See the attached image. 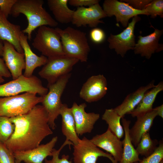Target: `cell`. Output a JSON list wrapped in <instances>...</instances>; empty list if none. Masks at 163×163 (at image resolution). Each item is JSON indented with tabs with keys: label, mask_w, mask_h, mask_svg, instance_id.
I'll use <instances>...</instances> for the list:
<instances>
[{
	"label": "cell",
	"mask_w": 163,
	"mask_h": 163,
	"mask_svg": "<svg viewBox=\"0 0 163 163\" xmlns=\"http://www.w3.org/2000/svg\"><path fill=\"white\" fill-rule=\"evenodd\" d=\"M157 116V111L154 108L145 114L136 117V121L129 130L130 137L134 146L136 147L143 135L149 132Z\"/></svg>",
	"instance_id": "obj_21"
},
{
	"label": "cell",
	"mask_w": 163,
	"mask_h": 163,
	"mask_svg": "<svg viewBox=\"0 0 163 163\" xmlns=\"http://www.w3.org/2000/svg\"><path fill=\"white\" fill-rule=\"evenodd\" d=\"M160 163H163V160H162L160 162Z\"/></svg>",
	"instance_id": "obj_42"
},
{
	"label": "cell",
	"mask_w": 163,
	"mask_h": 163,
	"mask_svg": "<svg viewBox=\"0 0 163 163\" xmlns=\"http://www.w3.org/2000/svg\"><path fill=\"white\" fill-rule=\"evenodd\" d=\"M27 35L22 32L20 37V42L23 50L25 63V70L23 75L29 77L32 76L34 70L37 67L44 65L48 58L41 55L38 56L32 50L28 42Z\"/></svg>",
	"instance_id": "obj_19"
},
{
	"label": "cell",
	"mask_w": 163,
	"mask_h": 163,
	"mask_svg": "<svg viewBox=\"0 0 163 163\" xmlns=\"http://www.w3.org/2000/svg\"><path fill=\"white\" fill-rule=\"evenodd\" d=\"M68 0H48L49 9L56 21L62 24L71 22L74 11L68 7Z\"/></svg>",
	"instance_id": "obj_26"
},
{
	"label": "cell",
	"mask_w": 163,
	"mask_h": 163,
	"mask_svg": "<svg viewBox=\"0 0 163 163\" xmlns=\"http://www.w3.org/2000/svg\"><path fill=\"white\" fill-rule=\"evenodd\" d=\"M158 144L157 139H151L148 132L142 136L136 149L139 155L146 157L154 152Z\"/></svg>",
	"instance_id": "obj_28"
},
{
	"label": "cell",
	"mask_w": 163,
	"mask_h": 163,
	"mask_svg": "<svg viewBox=\"0 0 163 163\" xmlns=\"http://www.w3.org/2000/svg\"><path fill=\"white\" fill-rule=\"evenodd\" d=\"M106 17L103 9L97 3L88 8L78 7L74 11L71 22L77 27L88 25L95 28L99 24L104 23L100 19Z\"/></svg>",
	"instance_id": "obj_12"
},
{
	"label": "cell",
	"mask_w": 163,
	"mask_h": 163,
	"mask_svg": "<svg viewBox=\"0 0 163 163\" xmlns=\"http://www.w3.org/2000/svg\"><path fill=\"white\" fill-rule=\"evenodd\" d=\"M163 90V83L161 82L145 93L138 104L129 114H131L133 117H137L152 111L156 96L159 93Z\"/></svg>",
	"instance_id": "obj_25"
},
{
	"label": "cell",
	"mask_w": 163,
	"mask_h": 163,
	"mask_svg": "<svg viewBox=\"0 0 163 163\" xmlns=\"http://www.w3.org/2000/svg\"><path fill=\"white\" fill-rule=\"evenodd\" d=\"M0 163H15L14 153L0 142Z\"/></svg>",
	"instance_id": "obj_33"
},
{
	"label": "cell",
	"mask_w": 163,
	"mask_h": 163,
	"mask_svg": "<svg viewBox=\"0 0 163 163\" xmlns=\"http://www.w3.org/2000/svg\"><path fill=\"white\" fill-rule=\"evenodd\" d=\"M154 28V31L150 34L144 37L138 36L139 39L134 49L135 54H140L149 59L152 54L163 50V45L159 44V41L163 30Z\"/></svg>",
	"instance_id": "obj_18"
},
{
	"label": "cell",
	"mask_w": 163,
	"mask_h": 163,
	"mask_svg": "<svg viewBox=\"0 0 163 163\" xmlns=\"http://www.w3.org/2000/svg\"><path fill=\"white\" fill-rule=\"evenodd\" d=\"M103 7L107 17L115 16L117 21L120 22L126 28L130 18L139 14L149 15L145 10H136L128 4L117 0H105Z\"/></svg>",
	"instance_id": "obj_11"
},
{
	"label": "cell",
	"mask_w": 163,
	"mask_h": 163,
	"mask_svg": "<svg viewBox=\"0 0 163 163\" xmlns=\"http://www.w3.org/2000/svg\"><path fill=\"white\" fill-rule=\"evenodd\" d=\"M21 33L20 26L10 22L0 9V38L11 44L18 52L23 53L20 42Z\"/></svg>",
	"instance_id": "obj_20"
},
{
	"label": "cell",
	"mask_w": 163,
	"mask_h": 163,
	"mask_svg": "<svg viewBox=\"0 0 163 163\" xmlns=\"http://www.w3.org/2000/svg\"><path fill=\"white\" fill-rule=\"evenodd\" d=\"M17 0H0V9L8 18Z\"/></svg>",
	"instance_id": "obj_36"
},
{
	"label": "cell",
	"mask_w": 163,
	"mask_h": 163,
	"mask_svg": "<svg viewBox=\"0 0 163 163\" xmlns=\"http://www.w3.org/2000/svg\"><path fill=\"white\" fill-rule=\"evenodd\" d=\"M32 45L47 58L65 55L59 34L46 26L39 27Z\"/></svg>",
	"instance_id": "obj_5"
},
{
	"label": "cell",
	"mask_w": 163,
	"mask_h": 163,
	"mask_svg": "<svg viewBox=\"0 0 163 163\" xmlns=\"http://www.w3.org/2000/svg\"><path fill=\"white\" fill-rule=\"evenodd\" d=\"M90 140L96 146L110 154L116 163L120 161L123 152L122 141L108 128L104 133L96 135Z\"/></svg>",
	"instance_id": "obj_16"
},
{
	"label": "cell",
	"mask_w": 163,
	"mask_h": 163,
	"mask_svg": "<svg viewBox=\"0 0 163 163\" xmlns=\"http://www.w3.org/2000/svg\"><path fill=\"white\" fill-rule=\"evenodd\" d=\"M67 145L70 147V145H73V144L71 141L66 140L59 149H53L52 152V158L50 160L45 159L44 163H72L71 161L69 160V156L68 155H63L61 158L59 157L61 151Z\"/></svg>",
	"instance_id": "obj_30"
},
{
	"label": "cell",
	"mask_w": 163,
	"mask_h": 163,
	"mask_svg": "<svg viewBox=\"0 0 163 163\" xmlns=\"http://www.w3.org/2000/svg\"><path fill=\"white\" fill-rule=\"evenodd\" d=\"M144 10L152 18H155L158 15L163 18V0H152L146 5Z\"/></svg>",
	"instance_id": "obj_31"
},
{
	"label": "cell",
	"mask_w": 163,
	"mask_h": 163,
	"mask_svg": "<svg viewBox=\"0 0 163 163\" xmlns=\"http://www.w3.org/2000/svg\"><path fill=\"white\" fill-rule=\"evenodd\" d=\"M10 119L14 129L4 143L13 153L35 148L53 133L48 124V113L42 105H37L27 113Z\"/></svg>",
	"instance_id": "obj_1"
},
{
	"label": "cell",
	"mask_w": 163,
	"mask_h": 163,
	"mask_svg": "<svg viewBox=\"0 0 163 163\" xmlns=\"http://www.w3.org/2000/svg\"><path fill=\"white\" fill-rule=\"evenodd\" d=\"M140 19L138 15L135 16L122 32L117 35L110 34L107 39L109 48L114 49L117 54L120 55L122 57L128 50H134L136 43L134 34L135 27L136 22Z\"/></svg>",
	"instance_id": "obj_9"
},
{
	"label": "cell",
	"mask_w": 163,
	"mask_h": 163,
	"mask_svg": "<svg viewBox=\"0 0 163 163\" xmlns=\"http://www.w3.org/2000/svg\"><path fill=\"white\" fill-rule=\"evenodd\" d=\"M79 61L77 59L65 55L48 58L46 63L38 74L47 81V85H50L61 76L70 73L73 66Z\"/></svg>",
	"instance_id": "obj_8"
},
{
	"label": "cell",
	"mask_w": 163,
	"mask_h": 163,
	"mask_svg": "<svg viewBox=\"0 0 163 163\" xmlns=\"http://www.w3.org/2000/svg\"><path fill=\"white\" fill-rule=\"evenodd\" d=\"M0 75L2 77L9 78L11 76L3 59L0 57Z\"/></svg>",
	"instance_id": "obj_38"
},
{
	"label": "cell",
	"mask_w": 163,
	"mask_h": 163,
	"mask_svg": "<svg viewBox=\"0 0 163 163\" xmlns=\"http://www.w3.org/2000/svg\"><path fill=\"white\" fill-rule=\"evenodd\" d=\"M54 137L49 142L39 145L34 149L16 152L14 153L15 163H43L48 156H52V152L58 140Z\"/></svg>",
	"instance_id": "obj_14"
},
{
	"label": "cell",
	"mask_w": 163,
	"mask_h": 163,
	"mask_svg": "<svg viewBox=\"0 0 163 163\" xmlns=\"http://www.w3.org/2000/svg\"><path fill=\"white\" fill-rule=\"evenodd\" d=\"M3 50V41L0 38V56H2Z\"/></svg>",
	"instance_id": "obj_40"
},
{
	"label": "cell",
	"mask_w": 163,
	"mask_h": 163,
	"mask_svg": "<svg viewBox=\"0 0 163 163\" xmlns=\"http://www.w3.org/2000/svg\"><path fill=\"white\" fill-rule=\"evenodd\" d=\"M163 160V142H159V145L154 152L148 156L145 157L139 161L133 163H160Z\"/></svg>",
	"instance_id": "obj_32"
},
{
	"label": "cell",
	"mask_w": 163,
	"mask_h": 163,
	"mask_svg": "<svg viewBox=\"0 0 163 163\" xmlns=\"http://www.w3.org/2000/svg\"><path fill=\"white\" fill-rule=\"evenodd\" d=\"M122 126L124 131V137L122 141L123 152L120 161L118 163H133L139 161V154L133 145L129 135L130 120L121 118Z\"/></svg>",
	"instance_id": "obj_24"
},
{
	"label": "cell",
	"mask_w": 163,
	"mask_h": 163,
	"mask_svg": "<svg viewBox=\"0 0 163 163\" xmlns=\"http://www.w3.org/2000/svg\"><path fill=\"white\" fill-rule=\"evenodd\" d=\"M43 99V97L30 92L0 97V116L11 118L24 114Z\"/></svg>",
	"instance_id": "obj_4"
},
{
	"label": "cell",
	"mask_w": 163,
	"mask_h": 163,
	"mask_svg": "<svg viewBox=\"0 0 163 163\" xmlns=\"http://www.w3.org/2000/svg\"><path fill=\"white\" fill-rule=\"evenodd\" d=\"M107 91V82L103 75H93L83 84L79 92L80 97L88 103L97 101L103 98Z\"/></svg>",
	"instance_id": "obj_13"
},
{
	"label": "cell",
	"mask_w": 163,
	"mask_h": 163,
	"mask_svg": "<svg viewBox=\"0 0 163 163\" xmlns=\"http://www.w3.org/2000/svg\"><path fill=\"white\" fill-rule=\"evenodd\" d=\"M55 29L60 36L65 56L87 62L90 48L86 34L70 27Z\"/></svg>",
	"instance_id": "obj_3"
},
{
	"label": "cell",
	"mask_w": 163,
	"mask_h": 163,
	"mask_svg": "<svg viewBox=\"0 0 163 163\" xmlns=\"http://www.w3.org/2000/svg\"><path fill=\"white\" fill-rule=\"evenodd\" d=\"M48 91V88L43 86L41 80L34 75L27 77L23 74L16 79L0 85V97L17 95L23 92L34 93L44 97Z\"/></svg>",
	"instance_id": "obj_7"
},
{
	"label": "cell",
	"mask_w": 163,
	"mask_h": 163,
	"mask_svg": "<svg viewBox=\"0 0 163 163\" xmlns=\"http://www.w3.org/2000/svg\"><path fill=\"white\" fill-rule=\"evenodd\" d=\"M14 127L10 118L0 116V142L4 143L9 138L14 131Z\"/></svg>",
	"instance_id": "obj_29"
},
{
	"label": "cell",
	"mask_w": 163,
	"mask_h": 163,
	"mask_svg": "<svg viewBox=\"0 0 163 163\" xmlns=\"http://www.w3.org/2000/svg\"><path fill=\"white\" fill-rule=\"evenodd\" d=\"M86 107L85 103L78 105L74 102L71 108L78 136L91 133L94 128V125L100 117L99 114L86 112L85 109Z\"/></svg>",
	"instance_id": "obj_15"
},
{
	"label": "cell",
	"mask_w": 163,
	"mask_h": 163,
	"mask_svg": "<svg viewBox=\"0 0 163 163\" xmlns=\"http://www.w3.org/2000/svg\"><path fill=\"white\" fill-rule=\"evenodd\" d=\"M154 82V81H152L146 85L141 86L135 91L129 94L120 105L113 109L121 118L124 117L126 114H129L136 108L145 93L155 86Z\"/></svg>",
	"instance_id": "obj_22"
},
{
	"label": "cell",
	"mask_w": 163,
	"mask_h": 163,
	"mask_svg": "<svg viewBox=\"0 0 163 163\" xmlns=\"http://www.w3.org/2000/svg\"><path fill=\"white\" fill-rule=\"evenodd\" d=\"M152 0H123L120 1L126 2L133 8L139 10L144 9Z\"/></svg>",
	"instance_id": "obj_35"
},
{
	"label": "cell",
	"mask_w": 163,
	"mask_h": 163,
	"mask_svg": "<svg viewBox=\"0 0 163 163\" xmlns=\"http://www.w3.org/2000/svg\"><path fill=\"white\" fill-rule=\"evenodd\" d=\"M43 0H17L13 7L11 14L14 17L23 14L28 21L27 27L22 32L27 34V39L31 40L32 32L37 28L43 26L56 27V21L43 8Z\"/></svg>",
	"instance_id": "obj_2"
},
{
	"label": "cell",
	"mask_w": 163,
	"mask_h": 163,
	"mask_svg": "<svg viewBox=\"0 0 163 163\" xmlns=\"http://www.w3.org/2000/svg\"><path fill=\"white\" fill-rule=\"evenodd\" d=\"M156 110L158 116L163 118V105H162L154 108Z\"/></svg>",
	"instance_id": "obj_39"
},
{
	"label": "cell",
	"mask_w": 163,
	"mask_h": 163,
	"mask_svg": "<svg viewBox=\"0 0 163 163\" xmlns=\"http://www.w3.org/2000/svg\"><path fill=\"white\" fill-rule=\"evenodd\" d=\"M99 0H69L68 3L71 5L81 7L88 6L89 7L99 3Z\"/></svg>",
	"instance_id": "obj_37"
},
{
	"label": "cell",
	"mask_w": 163,
	"mask_h": 163,
	"mask_svg": "<svg viewBox=\"0 0 163 163\" xmlns=\"http://www.w3.org/2000/svg\"><path fill=\"white\" fill-rule=\"evenodd\" d=\"M102 119L108 124V128L118 138L120 139L123 137L124 131L120 123L121 117L113 108L106 109Z\"/></svg>",
	"instance_id": "obj_27"
},
{
	"label": "cell",
	"mask_w": 163,
	"mask_h": 163,
	"mask_svg": "<svg viewBox=\"0 0 163 163\" xmlns=\"http://www.w3.org/2000/svg\"><path fill=\"white\" fill-rule=\"evenodd\" d=\"M5 81L2 77L0 75V85L3 83Z\"/></svg>",
	"instance_id": "obj_41"
},
{
	"label": "cell",
	"mask_w": 163,
	"mask_h": 163,
	"mask_svg": "<svg viewBox=\"0 0 163 163\" xmlns=\"http://www.w3.org/2000/svg\"><path fill=\"white\" fill-rule=\"evenodd\" d=\"M2 56L5 63L11 73L13 79L23 75L25 63L24 53L18 52L14 46L9 42L4 40Z\"/></svg>",
	"instance_id": "obj_17"
},
{
	"label": "cell",
	"mask_w": 163,
	"mask_h": 163,
	"mask_svg": "<svg viewBox=\"0 0 163 163\" xmlns=\"http://www.w3.org/2000/svg\"><path fill=\"white\" fill-rule=\"evenodd\" d=\"M74 163H97L98 158L103 157L109 158L112 163H116L112 156L100 149L85 137L73 145Z\"/></svg>",
	"instance_id": "obj_10"
},
{
	"label": "cell",
	"mask_w": 163,
	"mask_h": 163,
	"mask_svg": "<svg viewBox=\"0 0 163 163\" xmlns=\"http://www.w3.org/2000/svg\"><path fill=\"white\" fill-rule=\"evenodd\" d=\"M59 115L62 118V131L66 137V140L71 141L73 145H77L80 139L76 132L74 119L71 108H69L66 104H62Z\"/></svg>",
	"instance_id": "obj_23"
},
{
	"label": "cell",
	"mask_w": 163,
	"mask_h": 163,
	"mask_svg": "<svg viewBox=\"0 0 163 163\" xmlns=\"http://www.w3.org/2000/svg\"><path fill=\"white\" fill-rule=\"evenodd\" d=\"M90 37L91 40L93 42L99 44L104 41L106 35L103 30L99 28L95 27L90 31Z\"/></svg>",
	"instance_id": "obj_34"
},
{
	"label": "cell",
	"mask_w": 163,
	"mask_h": 163,
	"mask_svg": "<svg viewBox=\"0 0 163 163\" xmlns=\"http://www.w3.org/2000/svg\"><path fill=\"white\" fill-rule=\"evenodd\" d=\"M71 76L69 73L59 78L55 83L47 85L48 91L41 103L48 116V124L51 129L56 128V120L59 115L62 104L61 98Z\"/></svg>",
	"instance_id": "obj_6"
}]
</instances>
